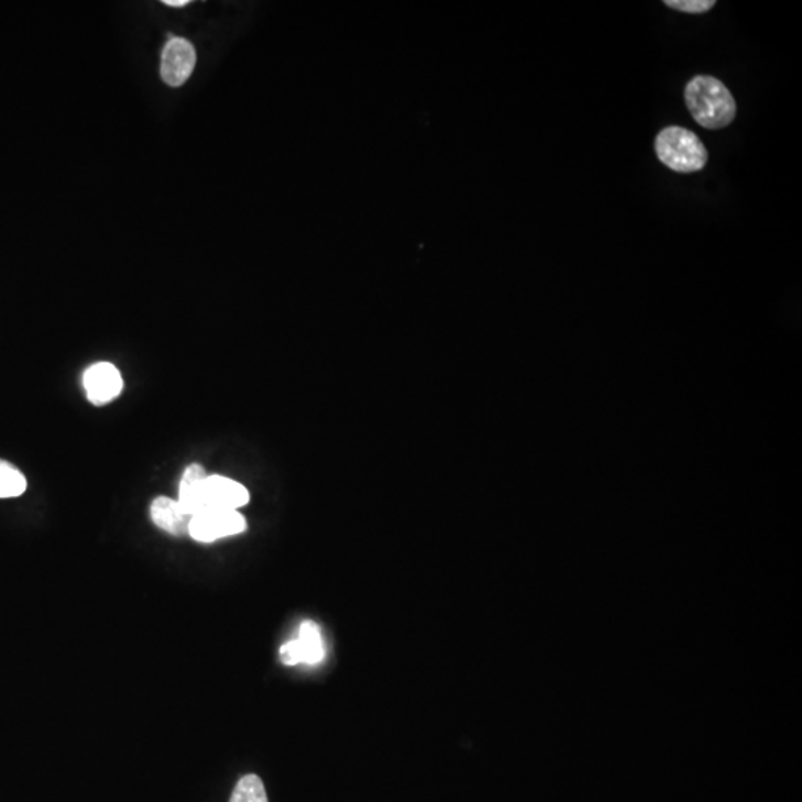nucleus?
Wrapping results in <instances>:
<instances>
[{
  "label": "nucleus",
  "instance_id": "2",
  "mask_svg": "<svg viewBox=\"0 0 802 802\" xmlns=\"http://www.w3.org/2000/svg\"><path fill=\"white\" fill-rule=\"evenodd\" d=\"M656 154L677 173H695L706 167L708 155L702 140L682 127H668L656 139Z\"/></svg>",
  "mask_w": 802,
  "mask_h": 802
},
{
  "label": "nucleus",
  "instance_id": "13",
  "mask_svg": "<svg viewBox=\"0 0 802 802\" xmlns=\"http://www.w3.org/2000/svg\"><path fill=\"white\" fill-rule=\"evenodd\" d=\"M165 6L174 7V8H182L188 6V0H165Z\"/></svg>",
  "mask_w": 802,
  "mask_h": 802
},
{
  "label": "nucleus",
  "instance_id": "1",
  "mask_svg": "<svg viewBox=\"0 0 802 802\" xmlns=\"http://www.w3.org/2000/svg\"><path fill=\"white\" fill-rule=\"evenodd\" d=\"M685 103L695 121L707 130H721L736 118L737 105L729 89L713 76H695L685 88Z\"/></svg>",
  "mask_w": 802,
  "mask_h": 802
},
{
  "label": "nucleus",
  "instance_id": "8",
  "mask_svg": "<svg viewBox=\"0 0 802 802\" xmlns=\"http://www.w3.org/2000/svg\"><path fill=\"white\" fill-rule=\"evenodd\" d=\"M151 519L160 529L165 530L174 537H185L189 535L190 517L188 513L182 508L177 499L169 496H156L151 504Z\"/></svg>",
  "mask_w": 802,
  "mask_h": 802
},
{
  "label": "nucleus",
  "instance_id": "3",
  "mask_svg": "<svg viewBox=\"0 0 802 802\" xmlns=\"http://www.w3.org/2000/svg\"><path fill=\"white\" fill-rule=\"evenodd\" d=\"M245 529L248 521L238 510H207L190 519L189 537L198 542H215Z\"/></svg>",
  "mask_w": 802,
  "mask_h": 802
},
{
  "label": "nucleus",
  "instance_id": "6",
  "mask_svg": "<svg viewBox=\"0 0 802 802\" xmlns=\"http://www.w3.org/2000/svg\"><path fill=\"white\" fill-rule=\"evenodd\" d=\"M279 657L286 666L320 663L325 659L320 627L314 622H304L299 636L283 645Z\"/></svg>",
  "mask_w": 802,
  "mask_h": 802
},
{
  "label": "nucleus",
  "instance_id": "9",
  "mask_svg": "<svg viewBox=\"0 0 802 802\" xmlns=\"http://www.w3.org/2000/svg\"><path fill=\"white\" fill-rule=\"evenodd\" d=\"M207 475L206 469L197 462L186 466L184 474H182L180 483H178L177 501L190 517L201 512L199 496H201L202 482Z\"/></svg>",
  "mask_w": 802,
  "mask_h": 802
},
{
  "label": "nucleus",
  "instance_id": "11",
  "mask_svg": "<svg viewBox=\"0 0 802 802\" xmlns=\"http://www.w3.org/2000/svg\"><path fill=\"white\" fill-rule=\"evenodd\" d=\"M229 802H267L265 787L262 779L256 774L244 776L233 789Z\"/></svg>",
  "mask_w": 802,
  "mask_h": 802
},
{
  "label": "nucleus",
  "instance_id": "12",
  "mask_svg": "<svg viewBox=\"0 0 802 802\" xmlns=\"http://www.w3.org/2000/svg\"><path fill=\"white\" fill-rule=\"evenodd\" d=\"M715 0H666L664 6L689 14H703L715 7Z\"/></svg>",
  "mask_w": 802,
  "mask_h": 802
},
{
  "label": "nucleus",
  "instance_id": "10",
  "mask_svg": "<svg viewBox=\"0 0 802 802\" xmlns=\"http://www.w3.org/2000/svg\"><path fill=\"white\" fill-rule=\"evenodd\" d=\"M28 490V479L11 462L0 460V499L19 498Z\"/></svg>",
  "mask_w": 802,
  "mask_h": 802
},
{
  "label": "nucleus",
  "instance_id": "4",
  "mask_svg": "<svg viewBox=\"0 0 802 802\" xmlns=\"http://www.w3.org/2000/svg\"><path fill=\"white\" fill-rule=\"evenodd\" d=\"M250 501L248 487L223 475H207L201 486V512L207 510H238ZM198 513V515H199ZM197 516V515H195Z\"/></svg>",
  "mask_w": 802,
  "mask_h": 802
},
{
  "label": "nucleus",
  "instance_id": "5",
  "mask_svg": "<svg viewBox=\"0 0 802 802\" xmlns=\"http://www.w3.org/2000/svg\"><path fill=\"white\" fill-rule=\"evenodd\" d=\"M83 385L88 402L97 407L109 405L121 396L124 380L121 372L109 362H99L84 373Z\"/></svg>",
  "mask_w": 802,
  "mask_h": 802
},
{
  "label": "nucleus",
  "instance_id": "7",
  "mask_svg": "<svg viewBox=\"0 0 802 802\" xmlns=\"http://www.w3.org/2000/svg\"><path fill=\"white\" fill-rule=\"evenodd\" d=\"M197 54L193 44L182 37H173L165 45L161 59V76L172 87H180L193 75Z\"/></svg>",
  "mask_w": 802,
  "mask_h": 802
}]
</instances>
